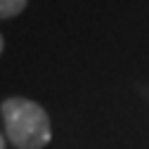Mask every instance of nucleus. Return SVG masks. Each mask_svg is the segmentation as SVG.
Segmentation results:
<instances>
[{
	"instance_id": "f257e3e1",
	"label": "nucleus",
	"mask_w": 149,
	"mask_h": 149,
	"mask_svg": "<svg viewBox=\"0 0 149 149\" xmlns=\"http://www.w3.org/2000/svg\"><path fill=\"white\" fill-rule=\"evenodd\" d=\"M5 135L17 149H43L52 140L47 111L29 97H7L0 104Z\"/></svg>"
},
{
	"instance_id": "f03ea898",
	"label": "nucleus",
	"mask_w": 149,
	"mask_h": 149,
	"mask_svg": "<svg viewBox=\"0 0 149 149\" xmlns=\"http://www.w3.org/2000/svg\"><path fill=\"white\" fill-rule=\"evenodd\" d=\"M29 5V0H0V19H14Z\"/></svg>"
},
{
	"instance_id": "7ed1b4c3",
	"label": "nucleus",
	"mask_w": 149,
	"mask_h": 149,
	"mask_svg": "<svg viewBox=\"0 0 149 149\" xmlns=\"http://www.w3.org/2000/svg\"><path fill=\"white\" fill-rule=\"evenodd\" d=\"M0 149H7V137L0 135Z\"/></svg>"
},
{
	"instance_id": "20e7f679",
	"label": "nucleus",
	"mask_w": 149,
	"mask_h": 149,
	"mask_svg": "<svg viewBox=\"0 0 149 149\" xmlns=\"http://www.w3.org/2000/svg\"><path fill=\"white\" fill-rule=\"evenodd\" d=\"M3 47H5V38H3V33H0V54H3Z\"/></svg>"
}]
</instances>
